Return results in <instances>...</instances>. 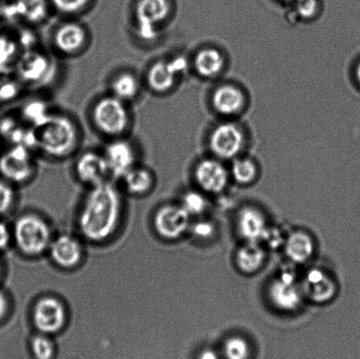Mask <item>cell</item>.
<instances>
[{
    "label": "cell",
    "mask_w": 360,
    "mask_h": 359,
    "mask_svg": "<svg viewBox=\"0 0 360 359\" xmlns=\"http://www.w3.org/2000/svg\"><path fill=\"white\" fill-rule=\"evenodd\" d=\"M24 87L15 77L7 75L5 69L0 68V105L15 100L21 88Z\"/></svg>",
    "instance_id": "f1b7e54d"
},
{
    "label": "cell",
    "mask_w": 360,
    "mask_h": 359,
    "mask_svg": "<svg viewBox=\"0 0 360 359\" xmlns=\"http://www.w3.org/2000/svg\"><path fill=\"white\" fill-rule=\"evenodd\" d=\"M231 174L239 184L249 185L257 177V167L250 158H236L233 162Z\"/></svg>",
    "instance_id": "83f0119b"
},
{
    "label": "cell",
    "mask_w": 360,
    "mask_h": 359,
    "mask_svg": "<svg viewBox=\"0 0 360 359\" xmlns=\"http://www.w3.org/2000/svg\"><path fill=\"white\" fill-rule=\"evenodd\" d=\"M198 359H224V357L217 351L207 349L201 351Z\"/></svg>",
    "instance_id": "8d00e7d4"
},
{
    "label": "cell",
    "mask_w": 360,
    "mask_h": 359,
    "mask_svg": "<svg viewBox=\"0 0 360 359\" xmlns=\"http://www.w3.org/2000/svg\"><path fill=\"white\" fill-rule=\"evenodd\" d=\"M172 12L171 0H136L133 6V28L142 40H156Z\"/></svg>",
    "instance_id": "5b68a950"
},
{
    "label": "cell",
    "mask_w": 360,
    "mask_h": 359,
    "mask_svg": "<svg viewBox=\"0 0 360 359\" xmlns=\"http://www.w3.org/2000/svg\"><path fill=\"white\" fill-rule=\"evenodd\" d=\"M35 152L52 159H66L79 152L84 131L75 116L53 109L46 119L33 129Z\"/></svg>",
    "instance_id": "6da1fadb"
},
{
    "label": "cell",
    "mask_w": 360,
    "mask_h": 359,
    "mask_svg": "<svg viewBox=\"0 0 360 359\" xmlns=\"http://www.w3.org/2000/svg\"><path fill=\"white\" fill-rule=\"evenodd\" d=\"M126 188L134 195H143L153 188L154 176L149 168L136 164L122 178Z\"/></svg>",
    "instance_id": "d4e9b609"
},
{
    "label": "cell",
    "mask_w": 360,
    "mask_h": 359,
    "mask_svg": "<svg viewBox=\"0 0 360 359\" xmlns=\"http://www.w3.org/2000/svg\"><path fill=\"white\" fill-rule=\"evenodd\" d=\"M214 227L213 224L207 223V221H200L193 225V233L197 237L201 239H207L214 234Z\"/></svg>",
    "instance_id": "836d02e7"
},
{
    "label": "cell",
    "mask_w": 360,
    "mask_h": 359,
    "mask_svg": "<svg viewBox=\"0 0 360 359\" xmlns=\"http://www.w3.org/2000/svg\"><path fill=\"white\" fill-rule=\"evenodd\" d=\"M0 143H1V139H0ZM0 149H1V148H0Z\"/></svg>",
    "instance_id": "60d3db41"
},
{
    "label": "cell",
    "mask_w": 360,
    "mask_h": 359,
    "mask_svg": "<svg viewBox=\"0 0 360 359\" xmlns=\"http://www.w3.org/2000/svg\"><path fill=\"white\" fill-rule=\"evenodd\" d=\"M285 251L288 258L295 263H305L314 252L312 238L306 232H294L285 242Z\"/></svg>",
    "instance_id": "7402d4cb"
},
{
    "label": "cell",
    "mask_w": 360,
    "mask_h": 359,
    "mask_svg": "<svg viewBox=\"0 0 360 359\" xmlns=\"http://www.w3.org/2000/svg\"><path fill=\"white\" fill-rule=\"evenodd\" d=\"M15 65V76L24 87L41 86L52 74L51 58L39 49L30 48L20 53Z\"/></svg>",
    "instance_id": "30bf717a"
},
{
    "label": "cell",
    "mask_w": 360,
    "mask_h": 359,
    "mask_svg": "<svg viewBox=\"0 0 360 359\" xmlns=\"http://www.w3.org/2000/svg\"><path fill=\"white\" fill-rule=\"evenodd\" d=\"M14 193L12 186L6 179H0V214L6 213L12 206Z\"/></svg>",
    "instance_id": "d6a6232c"
},
{
    "label": "cell",
    "mask_w": 360,
    "mask_h": 359,
    "mask_svg": "<svg viewBox=\"0 0 360 359\" xmlns=\"http://www.w3.org/2000/svg\"><path fill=\"white\" fill-rule=\"evenodd\" d=\"M77 155L75 171L81 181L93 186L107 182L111 172L102 149L98 150L90 148L89 150L79 151Z\"/></svg>",
    "instance_id": "8fae6325"
},
{
    "label": "cell",
    "mask_w": 360,
    "mask_h": 359,
    "mask_svg": "<svg viewBox=\"0 0 360 359\" xmlns=\"http://www.w3.org/2000/svg\"><path fill=\"white\" fill-rule=\"evenodd\" d=\"M49 45L60 58H79L91 47L90 28L77 18H63L51 28Z\"/></svg>",
    "instance_id": "277c9868"
},
{
    "label": "cell",
    "mask_w": 360,
    "mask_h": 359,
    "mask_svg": "<svg viewBox=\"0 0 360 359\" xmlns=\"http://www.w3.org/2000/svg\"><path fill=\"white\" fill-rule=\"evenodd\" d=\"M10 242V233L6 224L0 223V251L7 247Z\"/></svg>",
    "instance_id": "d590c367"
},
{
    "label": "cell",
    "mask_w": 360,
    "mask_h": 359,
    "mask_svg": "<svg viewBox=\"0 0 360 359\" xmlns=\"http://www.w3.org/2000/svg\"><path fill=\"white\" fill-rule=\"evenodd\" d=\"M245 144V136L235 123L225 122L218 125L210 136V148L221 159H232L238 156Z\"/></svg>",
    "instance_id": "7c38bea8"
},
{
    "label": "cell",
    "mask_w": 360,
    "mask_h": 359,
    "mask_svg": "<svg viewBox=\"0 0 360 359\" xmlns=\"http://www.w3.org/2000/svg\"><path fill=\"white\" fill-rule=\"evenodd\" d=\"M302 291L313 301L324 303L334 297L337 287L330 277L322 270L312 269L306 274Z\"/></svg>",
    "instance_id": "ac0fdd59"
},
{
    "label": "cell",
    "mask_w": 360,
    "mask_h": 359,
    "mask_svg": "<svg viewBox=\"0 0 360 359\" xmlns=\"http://www.w3.org/2000/svg\"><path fill=\"white\" fill-rule=\"evenodd\" d=\"M238 228L240 235L247 242H259L268 230L266 218L260 211L245 207L238 214Z\"/></svg>",
    "instance_id": "ffe728a7"
},
{
    "label": "cell",
    "mask_w": 360,
    "mask_h": 359,
    "mask_svg": "<svg viewBox=\"0 0 360 359\" xmlns=\"http://www.w3.org/2000/svg\"><path fill=\"white\" fill-rule=\"evenodd\" d=\"M356 75H357L358 80L360 83V63H359V65L357 67V70H356Z\"/></svg>",
    "instance_id": "f35d334b"
},
{
    "label": "cell",
    "mask_w": 360,
    "mask_h": 359,
    "mask_svg": "<svg viewBox=\"0 0 360 359\" xmlns=\"http://www.w3.org/2000/svg\"><path fill=\"white\" fill-rule=\"evenodd\" d=\"M189 216L182 206H165L158 211L155 227L161 237L174 240L181 237L188 228Z\"/></svg>",
    "instance_id": "2e32d148"
},
{
    "label": "cell",
    "mask_w": 360,
    "mask_h": 359,
    "mask_svg": "<svg viewBox=\"0 0 360 359\" xmlns=\"http://www.w3.org/2000/svg\"><path fill=\"white\" fill-rule=\"evenodd\" d=\"M121 196L110 183L93 186L79 217V228L84 237L104 241L114 233L121 217Z\"/></svg>",
    "instance_id": "7a4b0ae2"
},
{
    "label": "cell",
    "mask_w": 360,
    "mask_h": 359,
    "mask_svg": "<svg viewBox=\"0 0 360 359\" xmlns=\"http://www.w3.org/2000/svg\"><path fill=\"white\" fill-rule=\"evenodd\" d=\"M193 65L200 77L213 79L218 76L224 69V56L217 48L200 49L194 58Z\"/></svg>",
    "instance_id": "603a6c76"
},
{
    "label": "cell",
    "mask_w": 360,
    "mask_h": 359,
    "mask_svg": "<svg viewBox=\"0 0 360 359\" xmlns=\"http://www.w3.org/2000/svg\"><path fill=\"white\" fill-rule=\"evenodd\" d=\"M101 149L107 159L111 176L122 178L130 169L137 164L141 148L131 136L108 141Z\"/></svg>",
    "instance_id": "9c48e42d"
},
{
    "label": "cell",
    "mask_w": 360,
    "mask_h": 359,
    "mask_svg": "<svg viewBox=\"0 0 360 359\" xmlns=\"http://www.w3.org/2000/svg\"><path fill=\"white\" fill-rule=\"evenodd\" d=\"M298 10L301 15L311 17L317 9L316 0H297Z\"/></svg>",
    "instance_id": "e575fe53"
},
{
    "label": "cell",
    "mask_w": 360,
    "mask_h": 359,
    "mask_svg": "<svg viewBox=\"0 0 360 359\" xmlns=\"http://www.w3.org/2000/svg\"><path fill=\"white\" fill-rule=\"evenodd\" d=\"M86 119L91 129L105 142L131 136L135 128L133 105L108 91L91 100L86 109Z\"/></svg>",
    "instance_id": "3957f363"
},
{
    "label": "cell",
    "mask_w": 360,
    "mask_h": 359,
    "mask_svg": "<svg viewBox=\"0 0 360 359\" xmlns=\"http://www.w3.org/2000/svg\"><path fill=\"white\" fill-rule=\"evenodd\" d=\"M236 263L245 273H253L260 269L266 259V252L257 242H248L236 253Z\"/></svg>",
    "instance_id": "cb8c5ba5"
},
{
    "label": "cell",
    "mask_w": 360,
    "mask_h": 359,
    "mask_svg": "<svg viewBox=\"0 0 360 359\" xmlns=\"http://www.w3.org/2000/svg\"><path fill=\"white\" fill-rule=\"evenodd\" d=\"M221 355L224 359H250V348L245 339L234 337L226 341Z\"/></svg>",
    "instance_id": "f546056e"
},
{
    "label": "cell",
    "mask_w": 360,
    "mask_h": 359,
    "mask_svg": "<svg viewBox=\"0 0 360 359\" xmlns=\"http://www.w3.org/2000/svg\"><path fill=\"white\" fill-rule=\"evenodd\" d=\"M8 311V301L5 294L0 292V320L5 318Z\"/></svg>",
    "instance_id": "74e56055"
},
{
    "label": "cell",
    "mask_w": 360,
    "mask_h": 359,
    "mask_svg": "<svg viewBox=\"0 0 360 359\" xmlns=\"http://www.w3.org/2000/svg\"><path fill=\"white\" fill-rule=\"evenodd\" d=\"M53 260L63 268H73L82 258V248L77 239L70 235H62L51 245Z\"/></svg>",
    "instance_id": "d6986e66"
},
{
    "label": "cell",
    "mask_w": 360,
    "mask_h": 359,
    "mask_svg": "<svg viewBox=\"0 0 360 359\" xmlns=\"http://www.w3.org/2000/svg\"><path fill=\"white\" fill-rule=\"evenodd\" d=\"M37 152L24 145H8L0 152V175L8 182L23 183L37 169Z\"/></svg>",
    "instance_id": "ba28073f"
},
{
    "label": "cell",
    "mask_w": 360,
    "mask_h": 359,
    "mask_svg": "<svg viewBox=\"0 0 360 359\" xmlns=\"http://www.w3.org/2000/svg\"><path fill=\"white\" fill-rule=\"evenodd\" d=\"M245 101L242 91L231 84L219 86L212 98L215 110L224 115L238 114L245 105Z\"/></svg>",
    "instance_id": "44dd1931"
},
{
    "label": "cell",
    "mask_w": 360,
    "mask_h": 359,
    "mask_svg": "<svg viewBox=\"0 0 360 359\" xmlns=\"http://www.w3.org/2000/svg\"><path fill=\"white\" fill-rule=\"evenodd\" d=\"M206 199L199 192H190L183 198L182 207L189 214H200L206 209Z\"/></svg>",
    "instance_id": "1f68e13d"
},
{
    "label": "cell",
    "mask_w": 360,
    "mask_h": 359,
    "mask_svg": "<svg viewBox=\"0 0 360 359\" xmlns=\"http://www.w3.org/2000/svg\"><path fill=\"white\" fill-rule=\"evenodd\" d=\"M0 270H1V266H0Z\"/></svg>",
    "instance_id": "b9f144b4"
},
{
    "label": "cell",
    "mask_w": 360,
    "mask_h": 359,
    "mask_svg": "<svg viewBox=\"0 0 360 359\" xmlns=\"http://www.w3.org/2000/svg\"><path fill=\"white\" fill-rule=\"evenodd\" d=\"M94 0H49L52 9L62 18H79L86 13Z\"/></svg>",
    "instance_id": "4316f807"
},
{
    "label": "cell",
    "mask_w": 360,
    "mask_h": 359,
    "mask_svg": "<svg viewBox=\"0 0 360 359\" xmlns=\"http://www.w3.org/2000/svg\"><path fill=\"white\" fill-rule=\"evenodd\" d=\"M146 90L142 75L135 70L122 68L115 70L108 79V93L123 101L133 105L139 100Z\"/></svg>",
    "instance_id": "4fadbf2b"
},
{
    "label": "cell",
    "mask_w": 360,
    "mask_h": 359,
    "mask_svg": "<svg viewBox=\"0 0 360 359\" xmlns=\"http://www.w3.org/2000/svg\"><path fill=\"white\" fill-rule=\"evenodd\" d=\"M185 68L186 63L180 58L154 59L142 75L146 90L158 96L170 93Z\"/></svg>",
    "instance_id": "8992f818"
},
{
    "label": "cell",
    "mask_w": 360,
    "mask_h": 359,
    "mask_svg": "<svg viewBox=\"0 0 360 359\" xmlns=\"http://www.w3.org/2000/svg\"><path fill=\"white\" fill-rule=\"evenodd\" d=\"M303 291L296 283L295 274L288 270L281 273L271 284V301L278 308L285 311H295L301 304Z\"/></svg>",
    "instance_id": "9a60e30c"
},
{
    "label": "cell",
    "mask_w": 360,
    "mask_h": 359,
    "mask_svg": "<svg viewBox=\"0 0 360 359\" xmlns=\"http://www.w3.org/2000/svg\"><path fill=\"white\" fill-rule=\"evenodd\" d=\"M31 351L35 359H53L55 356L56 348L51 339L40 335L32 339Z\"/></svg>",
    "instance_id": "4dcf8cb0"
},
{
    "label": "cell",
    "mask_w": 360,
    "mask_h": 359,
    "mask_svg": "<svg viewBox=\"0 0 360 359\" xmlns=\"http://www.w3.org/2000/svg\"><path fill=\"white\" fill-rule=\"evenodd\" d=\"M51 230L48 224L35 216H25L16 221L14 238L18 247L25 254L40 255L51 244Z\"/></svg>",
    "instance_id": "52a82bcc"
},
{
    "label": "cell",
    "mask_w": 360,
    "mask_h": 359,
    "mask_svg": "<svg viewBox=\"0 0 360 359\" xmlns=\"http://www.w3.org/2000/svg\"><path fill=\"white\" fill-rule=\"evenodd\" d=\"M15 8L26 22L37 25L45 22L49 15V9H52V7L49 0H19Z\"/></svg>",
    "instance_id": "484cf974"
},
{
    "label": "cell",
    "mask_w": 360,
    "mask_h": 359,
    "mask_svg": "<svg viewBox=\"0 0 360 359\" xmlns=\"http://www.w3.org/2000/svg\"><path fill=\"white\" fill-rule=\"evenodd\" d=\"M289 1H297V0H289Z\"/></svg>",
    "instance_id": "ab89813d"
},
{
    "label": "cell",
    "mask_w": 360,
    "mask_h": 359,
    "mask_svg": "<svg viewBox=\"0 0 360 359\" xmlns=\"http://www.w3.org/2000/svg\"><path fill=\"white\" fill-rule=\"evenodd\" d=\"M33 320L35 328L39 332L44 334L58 333L65 325V308L58 299L42 298L34 306Z\"/></svg>",
    "instance_id": "5bb4252c"
},
{
    "label": "cell",
    "mask_w": 360,
    "mask_h": 359,
    "mask_svg": "<svg viewBox=\"0 0 360 359\" xmlns=\"http://www.w3.org/2000/svg\"><path fill=\"white\" fill-rule=\"evenodd\" d=\"M198 185L204 191L219 193L226 188L229 172L224 165L215 159H205L198 164L195 170Z\"/></svg>",
    "instance_id": "e0dca14e"
}]
</instances>
